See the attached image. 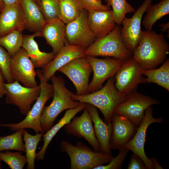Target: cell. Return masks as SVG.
Listing matches in <instances>:
<instances>
[{
	"label": "cell",
	"mask_w": 169,
	"mask_h": 169,
	"mask_svg": "<svg viewBox=\"0 0 169 169\" xmlns=\"http://www.w3.org/2000/svg\"><path fill=\"white\" fill-rule=\"evenodd\" d=\"M169 45L163 35L152 30L142 31L140 42L132 58L143 70L156 68L166 59Z\"/></svg>",
	"instance_id": "cell-1"
},
{
	"label": "cell",
	"mask_w": 169,
	"mask_h": 169,
	"mask_svg": "<svg viewBox=\"0 0 169 169\" xmlns=\"http://www.w3.org/2000/svg\"><path fill=\"white\" fill-rule=\"evenodd\" d=\"M115 82L114 76L110 77L100 89L82 95L73 93L71 98L74 101L89 104L98 108L103 115L104 122L110 123L115 108L126 97L117 90Z\"/></svg>",
	"instance_id": "cell-2"
},
{
	"label": "cell",
	"mask_w": 169,
	"mask_h": 169,
	"mask_svg": "<svg viewBox=\"0 0 169 169\" xmlns=\"http://www.w3.org/2000/svg\"><path fill=\"white\" fill-rule=\"evenodd\" d=\"M50 79L54 87V95L52 102L49 105L44 106L42 113L41 126L44 133L52 127L61 113L65 110L76 108L80 104L72 99L73 93L67 88L62 77L54 74Z\"/></svg>",
	"instance_id": "cell-3"
},
{
	"label": "cell",
	"mask_w": 169,
	"mask_h": 169,
	"mask_svg": "<svg viewBox=\"0 0 169 169\" xmlns=\"http://www.w3.org/2000/svg\"><path fill=\"white\" fill-rule=\"evenodd\" d=\"M60 148L61 151L66 153L69 157L70 169H94L109 163L113 157L112 154L95 151L79 141L74 145L63 140Z\"/></svg>",
	"instance_id": "cell-4"
},
{
	"label": "cell",
	"mask_w": 169,
	"mask_h": 169,
	"mask_svg": "<svg viewBox=\"0 0 169 169\" xmlns=\"http://www.w3.org/2000/svg\"><path fill=\"white\" fill-rule=\"evenodd\" d=\"M37 75L40 81V92L39 95L26 117L16 123L0 124V126L7 127L12 131L26 129H31L36 133L44 132L41 126V118L44 105L50 99L53 97L54 87L44 78L41 70H37Z\"/></svg>",
	"instance_id": "cell-5"
},
{
	"label": "cell",
	"mask_w": 169,
	"mask_h": 169,
	"mask_svg": "<svg viewBox=\"0 0 169 169\" xmlns=\"http://www.w3.org/2000/svg\"><path fill=\"white\" fill-rule=\"evenodd\" d=\"M121 27L116 25L113 30L103 37L97 38L86 48V56L112 57L125 61L132 57V53L125 46L120 34Z\"/></svg>",
	"instance_id": "cell-6"
},
{
	"label": "cell",
	"mask_w": 169,
	"mask_h": 169,
	"mask_svg": "<svg viewBox=\"0 0 169 169\" xmlns=\"http://www.w3.org/2000/svg\"><path fill=\"white\" fill-rule=\"evenodd\" d=\"M160 103L158 100L136 91L126 95L125 100L115 108L114 113L124 116L138 127L143 120L146 110Z\"/></svg>",
	"instance_id": "cell-7"
},
{
	"label": "cell",
	"mask_w": 169,
	"mask_h": 169,
	"mask_svg": "<svg viewBox=\"0 0 169 169\" xmlns=\"http://www.w3.org/2000/svg\"><path fill=\"white\" fill-rule=\"evenodd\" d=\"M6 90V102L17 106L21 114L26 115L31 108L32 103L38 97L40 85L28 88L21 85L17 80L11 83H5Z\"/></svg>",
	"instance_id": "cell-8"
},
{
	"label": "cell",
	"mask_w": 169,
	"mask_h": 169,
	"mask_svg": "<svg viewBox=\"0 0 169 169\" xmlns=\"http://www.w3.org/2000/svg\"><path fill=\"white\" fill-rule=\"evenodd\" d=\"M143 69L132 57L124 61L114 76L115 85L121 93L127 95L136 91L142 83Z\"/></svg>",
	"instance_id": "cell-9"
},
{
	"label": "cell",
	"mask_w": 169,
	"mask_h": 169,
	"mask_svg": "<svg viewBox=\"0 0 169 169\" xmlns=\"http://www.w3.org/2000/svg\"><path fill=\"white\" fill-rule=\"evenodd\" d=\"M153 0H145L131 18L125 17L121 24L120 34L126 49L132 53L138 45L142 31L141 23L143 15Z\"/></svg>",
	"instance_id": "cell-10"
},
{
	"label": "cell",
	"mask_w": 169,
	"mask_h": 169,
	"mask_svg": "<svg viewBox=\"0 0 169 169\" xmlns=\"http://www.w3.org/2000/svg\"><path fill=\"white\" fill-rule=\"evenodd\" d=\"M86 57L91 66L93 73L92 80L89 84L88 93L101 89L106 79L115 76L124 62L114 58L100 59L90 55L86 56Z\"/></svg>",
	"instance_id": "cell-11"
},
{
	"label": "cell",
	"mask_w": 169,
	"mask_h": 169,
	"mask_svg": "<svg viewBox=\"0 0 169 169\" xmlns=\"http://www.w3.org/2000/svg\"><path fill=\"white\" fill-rule=\"evenodd\" d=\"M58 71L72 81L76 89V94L82 95L88 94L89 80L92 69L86 56L73 60Z\"/></svg>",
	"instance_id": "cell-12"
},
{
	"label": "cell",
	"mask_w": 169,
	"mask_h": 169,
	"mask_svg": "<svg viewBox=\"0 0 169 169\" xmlns=\"http://www.w3.org/2000/svg\"><path fill=\"white\" fill-rule=\"evenodd\" d=\"M66 39L70 44L85 49L91 44L96 38L88 22V11L84 9L75 20L65 25Z\"/></svg>",
	"instance_id": "cell-13"
},
{
	"label": "cell",
	"mask_w": 169,
	"mask_h": 169,
	"mask_svg": "<svg viewBox=\"0 0 169 169\" xmlns=\"http://www.w3.org/2000/svg\"><path fill=\"white\" fill-rule=\"evenodd\" d=\"M33 63L26 51L22 47L11 58L10 72L14 81L21 83L24 86L32 88L38 86L37 75Z\"/></svg>",
	"instance_id": "cell-14"
},
{
	"label": "cell",
	"mask_w": 169,
	"mask_h": 169,
	"mask_svg": "<svg viewBox=\"0 0 169 169\" xmlns=\"http://www.w3.org/2000/svg\"><path fill=\"white\" fill-rule=\"evenodd\" d=\"M153 109L150 106L145 111L142 121L137 127L132 138L126 145L125 148L140 157L143 161L146 169H154L152 163L146 156L144 150L147 130L151 124L161 123L163 121L162 118H155L153 116Z\"/></svg>",
	"instance_id": "cell-15"
},
{
	"label": "cell",
	"mask_w": 169,
	"mask_h": 169,
	"mask_svg": "<svg viewBox=\"0 0 169 169\" xmlns=\"http://www.w3.org/2000/svg\"><path fill=\"white\" fill-rule=\"evenodd\" d=\"M91 115L85 108L82 114L74 117L64 126L66 134L79 138H83L93 150L100 151L99 143L95 136Z\"/></svg>",
	"instance_id": "cell-16"
},
{
	"label": "cell",
	"mask_w": 169,
	"mask_h": 169,
	"mask_svg": "<svg viewBox=\"0 0 169 169\" xmlns=\"http://www.w3.org/2000/svg\"><path fill=\"white\" fill-rule=\"evenodd\" d=\"M111 124V149L119 150L125 148L135 134L137 127L125 117L115 113L112 115Z\"/></svg>",
	"instance_id": "cell-17"
},
{
	"label": "cell",
	"mask_w": 169,
	"mask_h": 169,
	"mask_svg": "<svg viewBox=\"0 0 169 169\" xmlns=\"http://www.w3.org/2000/svg\"><path fill=\"white\" fill-rule=\"evenodd\" d=\"M85 49L81 47L70 44L66 40L64 45L54 59L42 68L41 71L44 79L48 81L62 67L76 58L85 56L84 54Z\"/></svg>",
	"instance_id": "cell-18"
},
{
	"label": "cell",
	"mask_w": 169,
	"mask_h": 169,
	"mask_svg": "<svg viewBox=\"0 0 169 169\" xmlns=\"http://www.w3.org/2000/svg\"><path fill=\"white\" fill-rule=\"evenodd\" d=\"M0 37L14 30L26 29L23 12L20 3L5 6L0 12Z\"/></svg>",
	"instance_id": "cell-19"
},
{
	"label": "cell",
	"mask_w": 169,
	"mask_h": 169,
	"mask_svg": "<svg viewBox=\"0 0 169 169\" xmlns=\"http://www.w3.org/2000/svg\"><path fill=\"white\" fill-rule=\"evenodd\" d=\"M85 104V108L90 114L94 124L95 135L100 146V151L107 154H112L110 146L112 129L111 122L107 124L104 122L100 117L96 107L89 104Z\"/></svg>",
	"instance_id": "cell-20"
},
{
	"label": "cell",
	"mask_w": 169,
	"mask_h": 169,
	"mask_svg": "<svg viewBox=\"0 0 169 169\" xmlns=\"http://www.w3.org/2000/svg\"><path fill=\"white\" fill-rule=\"evenodd\" d=\"M88 22L91 30L96 38L109 34L116 25L111 9L88 11Z\"/></svg>",
	"instance_id": "cell-21"
},
{
	"label": "cell",
	"mask_w": 169,
	"mask_h": 169,
	"mask_svg": "<svg viewBox=\"0 0 169 169\" xmlns=\"http://www.w3.org/2000/svg\"><path fill=\"white\" fill-rule=\"evenodd\" d=\"M65 25L59 19L46 22L40 32V36L45 38L55 56L66 41Z\"/></svg>",
	"instance_id": "cell-22"
},
{
	"label": "cell",
	"mask_w": 169,
	"mask_h": 169,
	"mask_svg": "<svg viewBox=\"0 0 169 169\" xmlns=\"http://www.w3.org/2000/svg\"><path fill=\"white\" fill-rule=\"evenodd\" d=\"M40 36V32L34 33L31 35H23L22 47L26 51L35 68H43L54 58L55 55L52 52L41 51L34 38Z\"/></svg>",
	"instance_id": "cell-23"
},
{
	"label": "cell",
	"mask_w": 169,
	"mask_h": 169,
	"mask_svg": "<svg viewBox=\"0 0 169 169\" xmlns=\"http://www.w3.org/2000/svg\"><path fill=\"white\" fill-rule=\"evenodd\" d=\"M26 29L34 33L40 32L46 22L39 5L34 0H20Z\"/></svg>",
	"instance_id": "cell-24"
},
{
	"label": "cell",
	"mask_w": 169,
	"mask_h": 169,
	"mask_svg": "<svg viewBox=\"0 0 169 169\" xmlns=\"http://www.w3.org/2000/svg\"><path fill=\"white\" fill-rule=\"evenodd\" d=\"M86 107L84 103L80 102L76 108L67 110L63 116L58 122L50 128L43 135L44 144L40 151L37 153L36 159L42 160L49 144L58 131L66 124L69 122L79 112L84 110Z\"/></svg>",
	"instance_id": "cell-25"
},
{
	"label": "cell",
	"mask_w": 169,
	"mask_h": 169,
	"mask_svg": "<svg viewBox=\"0 0 169 169\" xmlns=\"http://www.w3.org/2000/svg\"><path fill=\"white\" fill-rule=\"evenodd\" d=\"M142 83H155L169 91V59H167L158 68L143 70Z\"/></svg>",
	"instance_id": "cell-26"
},
{
	"label": "cell",
	"mask_w": 169,
	"mask_h": 169,
	"mask_svg": "<svg viewBox=\"0 0 169 169\" xmlns=\"http://www.w3.org/2000/svg\"><path fill=\"white\" fill-rule=\"evenodd\" d=\"M146 12L141 23L146 30H151L157 21L169 14V0H161L156 3L151 4Z\"/></svg>",
	"instance_id": "cell-27"
},
{
	"label": "cell",
	"mask_w": 169,
	"mask_h": 169,
	"mask_svg": "<svg viewBox=\"0 0 169 169\" xmlns=\"http://www.w3.org/2000/svg\"><path fill=\"white\" fill-rule=\"evenodd\" d=\"M43 135L42 133H36L35 135H32L25 129H23V137L24 142L27 169L35 168V161L37 155L36 150Z\"/></svg>",
	"instance_id": "cell-28"
},
{
	"label": "cell",
	"mask_w": 169,
	"mask_h": 169,
	"mask_svg": "<svg viewBox=\"0 0 169 169\" xmlns=\"http://www.w3.org/2000/svg\"><path fill=\"white\" fill-rule=\"evenodd\" d=\"M59 19L65 24L76 19L84 9L81 0H59Z\"/></svg>",
	"instance_id": "cell-29"
},
{
	"label": "cell",
	"mask_w": 169,
	"mask_h": 169,
	"mask_svg": "<svg viewBox=\"0 0 169 169\" xmlns=\"http://www.w3.org/2000/svg\"><path fill=\"white\" fill-rule=\"evenodd\" d=\"M23 42L22 32L14 30L0 37V45L4 47L12 58L22 47Z\"/></svg>",
	"instance_id": "cell-30"
},
{
	"label": "cell",
	"mask_w": 169,
	"mask_h": 169,
	"mask_svg": "<svg viewBox=\"0 0 169 169\" xmlns=\"http://www.w3.org/2000/svg\"><path fill=\"white\" fill-rule=\"evenodd\" d=\"M23 130H18L12 134L0 136V151L14 150L25 152Z\"/></svg>",
	"instance_id": "cell-31"
},
{
	"label": "cell",
	"mask_w": 169,
	"mask_h": 169,
	"mask_svg": "<svg viewBox=\"0 0 169 169\" xmlns=\"http://www.w3.org/2000/svg\"><path fill=\"white\" fill-rule=\"evenodd\" d=\"M107 3L109 6L112 7L115 23L118 25L121 24L127 13L135 12L136 11L126 0H108Z\"/></svg>",
	"instance_id": "cell-32"
},
{
	"label": "cell",
	"mask_w": 169,
	"mask_h": 169,
	"mask_svg": "<svg viewBox=\"0 0 169 169\" xmlns=\"http://www.w3.org/2000/svg\"><path fill=\"white\" fill-rule=\"evenodd\" d=\"M39 6L46 22L59 19V0H40Z\"/></svg>",
	"instance_id": "cell-33"
},
{
	"label": "cell",
	"mask_w": 169,
	"mask_h": 169,
	"mask_svg": "<svg viewBox=\"0 0 169 169\" xmlns=\"http://www.w3.org/2000/svg\"><path fill=\"white\" fill-rule=\"evenodd\" d=\"M0 160L6 163L11 169H23L27 163L25 156L22 151H0Z\"/></svg>",
	"instance_id": "cell-34"
},
{
	"label": "cell",
	"mask_w": 169,
	"mask_h": 169,
	"mask_svg": "<svg viewBox=\"0 0 169 169\" xmlns=\"http://www.w3.org/2000/svg\"><path fill=\"white\" fill-rule=\"evenodd\" d=\"M11 59L8 52L0 45V68L7 83L14 81L10 72Z\"/></svg>",
	"instance_id": "cell-35"
},
{
	"label": "cell",
	"mask_w": 169,
	"mask_h": 169,
	"mask_svg": "<svg viewBox=\"0 0 169 169\" xmlns=\"http://www.w3.org/2000/svg\"><path fill=\"white\" fill-rule=\"evenodd\" d=\"M128 150L125 148L119 150L118 154L112 157L106 165H102L95 167L94 169H121L123 163L125 159Z\"/></svg>",
	"instance_id": "cell-36"
},
{
	"label": "cell",
	"mask_w": 169,
	"mask_h": 169,
	"mask_svg": "<svg viewBox=\"0 0 169 169\" xmlns=\"http://www.w3.org/2000/svg\"><path fill=\"white\" fill-rule=\"evenodd\" d=\"M84 9L90 10L107 11L111 9L107 5L103 4L101 0H81Z\"/></svg>",
	"instance_id": "cell-37"
},
{
	"label": "cell",
	"mask_w": 169,
	"mask_h": 169,
	"mask_svg": "<svg viewBox=\"0 0 169 169\" xmlns=\"http://www.w3.org/2000/svg\"><path fill=\"white\" fill-rule=\"evenodd\" d=\"M127 169H146L145 163L138 156L133 153L130 156Z\"/></svg>",
	"instance_id": "cell-38"
},
{
	"label": "cell",
	"mask_w": 169,
	"mask_h": 169,
	"mask_svg": "<svg viewBox=\"0 0 169 169\" xmlns=\"http://www.w3.org/2000/svg\"><path fill=\"white\" fill-rule=\"evenodd\" d=\"M150 160L152 164L154 169H162L163 167L158 163L155 157H150Z\"/></svg>",
	"instance_id": "cell-39"
},
{
	"label": "cell",
	"mask_w": 169,
	"mask_h": 169,
	"mask_svg": "<svg viewBox=\"0 0 169 169\" xmlns=\"http://www.w3.org/2000/svg\"><path fill=\"white\" fill-rule=\"evenodd\" d=\"M3 0L5 6L15 5L20 3V0Z\"/></svg>",
	"instance_id": "cell-40"
},
{
	"label": "cell",
	"mask_w": 169,
	"mask_h": 169,
	"mask_svg": "<svg viewBox=\"0 0 169 169\" xmlns=\"http://www.w3.org/2000/svg\"><path fill=\"white\" fill-rule=\"evenodd\" d=\"M4 84V83L0 81V98L5 95L6 92V90Z\"/></svg>",
	"instance_id": "cell-41"
},
{
	"label": "cell",
	"mask_w": 169,
	"mask_h": 169,
	"mask_svg": "<svg viewBox=\"0 0 169 169\" xmlns=\"http://www.w3.org/2000/svg\"><path fill=\"white\" fill-rule=\"evenodd\" d=\"M159 26L160 27H161V30L162 31V33H163L169 29V22L166 23L160 24Z\"/></svg>",
	"instance_id": "cell-42"
},
{
	"label": "cell",
	"mask_w": 169,
	"mask_h": 169,
	"mask_svg": "<svg viewBox=\"0 0 169 169\" xmlns=\"http://www.w3.org/2000/svg\"><path fill=\"white\" fill-rule=\"evenodd\" d=\"M4 78L0 68V81L3 83H4Z\"/></svg>",
	"instance_id": "cell-43"
},
{
	"label": "cell",
	"mask_w": 169,
	"mask_h": 169,
	"mask_svg": "<svg viewBox=\"0 0 169 169\" xmlns=\"http://www.w3.org/2000/svg\"><path fill=\"white\" fill-rule=\"evenodd\" d=\"M4 6V3L3 0H0V12L2 10Z\"/></svg>",
	"instance_id": "cell-44"
},
{
	"label": "cell",
	"mask_w": 169,
	"mask_h": 169,
	"mask_svg": "<svg viewBox=\"0 0 169 169\" xmlns=\"http://www.w3.org/2000/svg\"><path fill=\"white\" fill-rule=\"evenodd\" d=\"M36 3L39 5L40 3V0H34Z\"/></svg>",
	"instance_id": "cell-45"
},
{
	"label": "cell",
	"mask_w": 169,
	"mask_h": 169,
	"mask_svg": "<svg viewBox=\"0 0 169 169\" xmlns=\"http://www.w3.org/2000/svg\"><path fill=\"white\" fill-rule=\"evenodd\" d=\"M1 161L0 160V169H2V168Z\"/></svg>",
	"instance_id": "cell-46"
},
{
	"label": "cell",
	"mask_w": 169,
	"mask_h": 169,
	"mask_svg": "<svg viewBox=\"0 0 169 169\" xmlns=\"http://www.w3.org/2000/svg\"><path fill=\"white\" fill-rule=\"evenodd\" d=\"M106 2V3H107L108 1V0H104Z\"/></svg>",
	"instance_id": "cell-47"
}]
</instances>
